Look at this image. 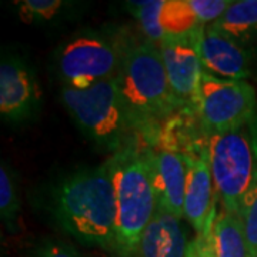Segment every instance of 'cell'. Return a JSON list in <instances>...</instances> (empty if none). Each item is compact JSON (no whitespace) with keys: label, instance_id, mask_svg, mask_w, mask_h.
<instances>
[{"label":"cell","instance_id":"1","mask_svg":"<svg viewBox=\"0 0 257 257\" xmlns=\"http://www.w3.org/2000/svg\"><path fill=\"white\" fill-rule=\"evenodd\" d=\"M53 216L83 244L114 250L117 206L111 162L77 170L55 187Z\"/></svg>","mask_w":257,"mask_h":257},{"label":"cell","instance_id":"2","mask_svg":"<svg viewBox=\"0 0 257 257\" xmlns=\"http://www.w3.org/2000/svg\"><path fill=\"white\" fill-rule=\"evenodd\" d=\"M117 206L114 251L135 257L143 233L155 219L159 204L147 155H126L111 162Z\"/></svg>","mask_w":257,"mask_h":257},{"label":"cell","instance_id":"3","mask_svg":"<svg viewBox=\"0 0 257 257\" xmlns=\"http://www.w3.org/2000/svg\"><path fill=\"white\" fill-rule=\"evenodd\" d=\"M117 82L132 119H160L177 107L159 46L149 40L128 45Z\"/></svg>","mask_w":257,"mask_h":257},{"label":"cell","instance_id":"4","mask_svg":"<svg viewBox=\"0 0 257 257\" xmlns=\"http://www.w3.org/2000/svg\"><path fill=\"white\" fill-rule=\"evenodd\" d=\"M207 159L223 210L237 213L240 203L257 182V143L248 126L207 138Z\"/></svg>","mask_w":257,"mask_h":257},{"label":"cell","instance_id":"5","mask_svg":"<svg viewBox=\"0 0 257 257\" xmlns=\"http://www.w3.org/2000/svg\"><path fill=\"white\" fill-rule=\"evenodd\" d=\"M60 97L70 117L87 138L109 149L119 146L133 119L117 77L86 89L62 86Z\"/></svg>","mask_w":257,"mask_h":257},{"label":"cell","instance_id":"6","mask_svg":"<svg viewBox=\"0 0 257 257\" xmlns=\"http://www.w3.org/2000/svg\"><path fill=\"white\" fill-rule=\"evenodd\" d=\"M128 45L101 32H83L67 40L56 55L59 77L66 87L86 89L116 79Z\"/></svg>","mask_w":257,"mask_h":257},{"label":"cell","instance_id":"7","mask_svg":"<svg viewBox=\"0 0 257 257\" xmlns=\"http://www.w3.org/2000/svg\"><path fill=\"white\" fill-rule=\"evenodd\" d=\"M194 109L209 135L244 127L257 114L256 89L246 80H227L203 72Z\"/></svg>","mask_w":257,"mask_h":257},{"label":"cell","instance_id":"8","mask_svg":"<svg viewBox=\"0 0 257 257\" xmlns=\"http://www.w3.org/2000/svg\"><path fill=\"white\" fill-rule=\"evenodd\" d=\"M186 36H167L159 45L167 80L177 107L196 106L203 74L199 52V29Z\"/></svg>","mask_w":257,"mask_h":257},{"label":"cell","instance_id":"9","mask_svg":"<svg viewBox=\"0 0 257 257\" xmlns=\"http://www.w3.org/2000/svg\"><path fill=\"white\" fill-rule=\"evenodd\" d=\"M42 92L33 70L18 56H5L0 63V114L5 121L30 119L40 106Z\"/></svg>","mask_w":257,"mask_h":257},{"label":"cell","instance_id":"10","mask_svg":"<svg viewBox=\"0 0 257 257\" xmlns=\"http://www.w3.org/2000/svg\"><path fill=\"white\" fill-rule=\"evenodd\" d=\"M199 52L204 73L227 80H246L251 76V52L213 25L199 29Z\"/></svg>","mask_w":257,"mask_h":257},{"label":"cell","instance_id":"11","mask_svg":"<svg viewBox=\"0 0 257 257\" xmlns=\"http://www.w3.org/2000/svg\"><path fill=\"white\" fill-rule=\"evenodd\" d=\"M216 197L207 152L190 159L187 184L184 193L183 219L196 231L197 236L207 237L211 234L216 220Z\"/></svg>","mask_w":257,"mask_h":257},{"label":"cell","instance_id":"12","mask_svg":"<svg viewBox=\"0 0 257 257\" xmlns=\"http://www.w3.org/2000/svg\"><path fill=\"white\" fill-rule=\"evenodd\" d=\"M159 210L183 219L184 193L192 157L173 150L147 155Z\"/></svg>","mask_w":257,"mask_h":257},{"label":"cell","instance_id":"13","mask_svg":"<svg viewBox=\"0 0 257 257\" xmlns=\"http://www.w3.org/2000/svg\"><path fill=\"white\" fill-rule=\"evenodd\" d=\"M183 219L157 210L139 243L136 257H189V240Z\"/></svg>","mask_w":257,"mask_h":257},{"label":"cell","instance_id":"14","mask_svg":"<svg viewBox=\"0 0 257 257\" xmlns=\"http://www.w3.org/2000/svg\"><path fill=\"white\" fill-rule=\"evenodd\" d=\"M211 240L216 257H250L246 234L237 213L223 210L216 216Z\"/></svg>","mask_w":257,"mask_h":257},{"label":"cell","instance_id":"15","mask_svg":"<svg viewBox=\"0 0 257 257\" xmlns=\"http://www.w3.org/2000/svg\"><path fill=\"white\" fill-rule=\"evenodd\" d=\"M211 25L230 37L246 43L257 36V0H233L224 15Z\"/></svg>","mask_w":257,"mask_h":257},{"label":"cell","instance_id":"16","mask_svg":"<svg viewBox=\"0 0 257 257\" xmlns=\"http://www.w3.org/2000/svg\"><path fill=\"white\" fill-rule=\"evenodd\" d=\"M159 23L165 36H186L200 23L189 0H163Z\"/></svg>","mask_w":257,"mask_h":257},{"label":"cell","instance_id":"17","mask_svg":"<svg viewBox=\"0 0 257 257\" xmlns=\"http://www.w3.org/2000/svg\"><path fill=\"white\" fill-rule=\"evenodd\" d=\"M20 192L16 176L5 160L0 167V216L8 229H13L20 216Z\"/></svg>","mask_w":257,"mask_h":257},{"label":"cell","instance_id":"18","mask_svg":"<svg viewBox=\"0 0 257 257\" xmlns=\"http://www.w3.org/2000/svg\"><path fill=\"white\" fill-rule=\"evenodd\" d=\"M163 0H145V2H127L126 8L138 20L139 26L149 42L160 45L165 39V33L159 23V15Z\"/></svg>","mask_w":257,"mask_h":257},{"label":"cell","instance_id":"19","mask_svg":"<svg viewBox=\"0 0 257 257\" xmlns=\"http://www.w3.org/2000/svg\"><path fill=\"white\" fill-rule=\"evenodd\" d=\"M16 5L19 19L28 25L49 22L64 8V2L62 0H22Z\"/></svg>","mask_w":257,"mask_h":257},{"label":"cell","instance_id":"20","mask_svg":"<svg viewBox=\"0 0 257 257\" xmlns=\"http://www.w3.org/2000/svg\"><path fill=\"white\" fill-rule=\"evenodd\" d=\"M237 214L246 234L250 257H257V182L243 197Z\"/></svg>","mask_w":257,"mask_h":257},{"label":"cell","instance_id":"21","mask_svg":"<svg viewBox=\"0 0 257 257\" xmlns=\"http://www.w3.org/2000/svg\"><path fill=\"white\" fill-rule=\"evenodd\" d=\"M193 12L200 25H211L217 22L229 9L233 0H189Z\"/></svg>","mask_w":257,"mask_h":257},{"label":"cell","instance_id":"22","mask_svg":"<svg viewBox=\"0 0 257 257\" xmlns=\"http://www.w3.org/2000/svg\"><path fill=\"white\" fill-rule=\"evenodd\" d=\"M30 257H82L72 246L57 240H47L37 246Z\"/></svg>","mask_w":257,"mask_h":257},{"label":"cell","instance_id":"23","mask_svg":"<svg viewBox=\"0 0 257 257\" xmlns=\"http://www.w3.org/2000/svg\"><path fill=\"white\" fill-rule=\"evenodd\" d=\"M193 247H194V257H216L211 234L207 237L196 236V239L193 240Z\"/></svg>","mask_w":257,"mask_h":257},{"label":"cell","instance_id":"24","mask_svg":"<svg viewBox=\"0 0 257 257\" xmlns=\"http://www.w3.org/2000/svg\"><path fill=\"white\" fill-rule=\"evenodd\" d=\"M189 257H194V247H193V240H192V247H190V253H189Z\"/></svg>","mask_w":257,"mask_h":257},{"label":"cell","instance_id":"25","mask_svg":"<svg viewBox=\"0 0 257 257\" xmlns=\"http://www.w3.org/2000/svg\"><path fill=\"white\" fill-rule=\"evenodd\" d=\"M254 138H256V136H254ZM256 143H257V138H256Z\"/></svg>","mask_w":257,"mask_h":257}]
</instances>
